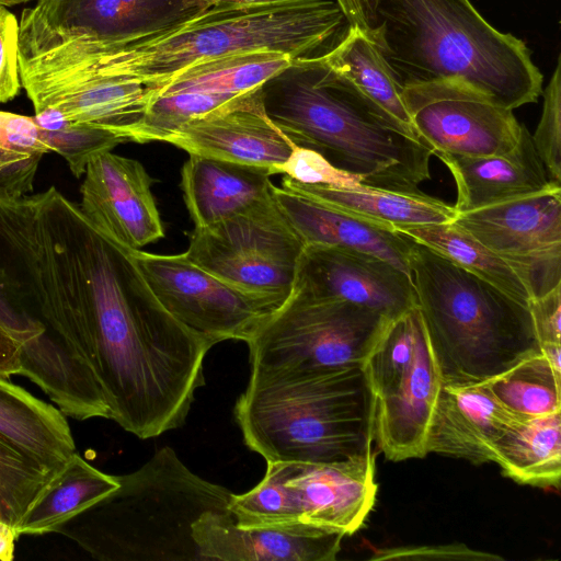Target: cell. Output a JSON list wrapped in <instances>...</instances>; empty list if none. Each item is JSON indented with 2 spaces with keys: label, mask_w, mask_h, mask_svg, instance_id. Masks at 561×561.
Returning a JSON list of instances; mask_svg holds the SVG:
<instances>
[{
  "label": "cell",
  "mask_w": 561,
  "mask_h": 561,
  "mask_svg": "<svg viewBox=\"0 0 561 561\" xmlns=\"http://www.w3.org/2000/svg\"><path fill=\"white\" fill-rule=\"evenodd\" d=\"M115 244L55 186L0 196V291L44 328L35 385L68 415L108 410L85 319Z\"/></svg>",
  "instance_id": "1"
},
{
  "label": "cell",
  "mask_w": 561,
  "mask_h": 561,
  "mask_svg": "<svg viewBox=\"0 0 561 561\" xmlns=\"http://www.w3.org/2000/svg\"><path fill=\"white\" fill-rule=\"evenodd\" d=\"M348 26L334 0L203 2L114 39H72L54 48L93 72L137 81L158 93L190 67L229 54L280 51L297 62L323 56Z\"/></svg>",
  "instance_id": "2"
},
{
  "label": "cell",
  "mask_w": 561,
  "mask_h": 561,
  "mask_svg": "<svg viewBox=\"0 0 561 561\" xmlns=\"http://www.w3.org/2000/svg\"><path fill=\"white\" fill-rule=\"evenodd\" d=\"M370 38L402 85L460 80L510 110L542 92L527 45L494 28L469 0H376Z\"/></svg>",
  "instance_id": "3"
},
{
  "label": "cell",
  "mask_w": 561,
  "mask_h": 561,
  "mask_svg": "<svg viewBox=\"0 0 561 561\" xmlns=\"http://www.w3.org/2000/svg\"><path fill=\"white\" fill-rule=\"evenodd\" d=\"M289 70L285 80L264 85V105L296 146L377 188L414 192L431 178L432 148L365 101L321 56Z\"/></svg>",
  "instance_id": "4"
},
{
  "label": "cell",
  "mask_w": 561,
  "mask_h": 561,
  "mask_svg": "<svg viewBox=\"0 0 561 561\" xmlns=\"http://www.w3.org/2000/svg\"><path fill=\"white\" fill-rule=\"evenodd\" d=\"M61 525L62 535L101 561L203 560L193 526L207 512H228L233 493L194 473L170 447Z\"/></svg>",
  "instance_id": "5"
},
{
  "label": "cell",
  "mask_w": 561,
  "mask_h": 561,
  "mask_svg": "<svg viewBox=\"0 0 561 561\" xmlns=\"http://www.w3.org/2000/svg\"><path fill=\"white\" fill-rule=\"evenodd\" d=\"M409 268L444 383L481 382L540 352L528 305L413 239Z\"/></svg>",
  "instance_id": "6"
},
{
  "label": "cell",
  "mask_w": 561,
  "mask_h": 561,
  "mask_svg": "<svg viewBox=\"0 0 561 561\" xmlns=\"http://www.w3.org/2000/svg\"><path fill=\"white\" fill-rule=\"evenodd\" d=\"M234 417L266 461L331 463L373 451L375 398L362 367L249 380Z\"/></svg>",
  "instance_id": "7"
},
{
  "label": "cell",
  "mask_w": 561,
  "mask_h": 561,
  "mask_svg": "<svg viewBox=\"0 0 561 561\" xmlns=\"http://www.w3.org/2000/svg\"><path fill=\"white\" fill-rule=\"evenodd\" d=\"M391 320L347 301L291 291L247 342L250 380L362 367Z\"/></svg>",
  "instance_id": "8"
},
{
  "label": "cell",
  "mask_w": 561,
  "mask_h": 561,
  "mask_svg": "<svg viewBox=\"0 0 561 561\" xmlns=\"http://www.w3.org/2000/svg\"><path fill=\"white\" fill-rule=\"evenodd\" d=\"M373 451L331 463L266 461L263 479L233 494L229 510L241 527L304 523L356 533L377 495Z\"/></svg>",
  "instance_id": "9"
},
{
  "label": "cell",
  "mask_w": 561,
  "mask_h": 561,
  "mask_svg": "<svg viewBox=\"0 0 561 561\" xmlns=\"http://www.w3.org/2000/svg\"><path fill=\"white\" fill-rule=\"evenodd\" d=\"M362 369L375 398L379 450L391 461L423 458L443 380L417 307L388 323Z\"/></svg>",
  "instance_id": "10"
},
{
  "label": "cell",
  "mask_w": 561,
  "mask_h": 561,
  "mask_svg": "<svg viewBox=\"0 0 561 561\" xmlns=\"http://www.w3.org/2000/svg\"><path fill=\"white\" fill-rule=\"evenodd\" d=\"M305 245L272 196L245 213L195 227L184 255L224 282L282 305Z\"/></svg>",
  "instance_id": "11"
},
{
  "label": "cell",
  "mask_w": 561,
  "mask_h": 561,
  "mask_svg": "<svg viewBox=\"0 0 561 561\" xmlns=\"http://www.w3.org/2000/svg\"><path fill=\"white\" fill-rule=\"evenodd\" d=\"M148 286L185 328L214 345L248 342L282 305L243 291L191 262L184 253L161 255L131 250Z\"/></svg>",
  "instance_id": "12"
},
{
  "label": "cell",
  "mask_w": 561,
  "mask_h": 561,
  "mask_svg": "<svg viewBox=\"0 0 561 561\" xmlns=\"http://www.w3.org/2000/svg\"><path fill=\"white\" fill-rule=\"evenodd\" d=\"M20 78L35 113L51 110L127 141L157 98L146 84L93 72L53 49L20 53Z\"/></svg>",
  "instance_id": "13"
},
{
  "label": "cell",
  "mask_w": 561,
  "mask_h": 561,
  "mask_svg": "<svg viewBox=\"0 0 561 561\" xmlns=\"http://www.w3.org/2000/svg\"><path fill=\"white\" fill-rule=\"evenodd\" d=\"M403 100L417 136L435 152L482 157L505 154L523 125L513 110L460 80L403 85Z\"/></svg>",
  "instance_id": "14"
},
{
  "label": "cell",
  "mask_w": 561,
  "mask_h": 561,
  "mask_svg": "<svg viewBox=\"0 0 561 561\" xmlns=\"http://www.w3.org/2000/svg\"><path fill=\"white\" fill-rule=\"evenodd\" d=\"M293 291L347 301L389 320L416 307L415 289L404 271L366 252L322 244L305 245Z\"/></svg>",
  "instance_id": "15"
},
{
  "label": "cell",
  "mask_w": 561,
  "mask_h": 561,
  "mask_svg": "<svg viewBox=\"0 0 561 561\" xmlns=\"http://www.w3.org/2000/svg\"><path fill=\"white\" fill-rule=\"evenodd\" d=\"M153 179L135 159L104 151L87 165L80 209L105 237L128 250H141L164 237L151 192Z\"/></svg>",
  "instance_id": "16"
},
{
  "label": "cell",
  "mask_w": 561,
  "mask_h": 561,
  "mask_svg": "<svg viewBox=\"0 0 561 561\" xmlns=\"http://www.w3.org/2000/svg\"><path fill=\"white\" fill-rule=\"evenodd\" d=\"M165 142L188 154L267 168L274 174L296 147L267 115L264 85L186 122Z\"/></svg>",
  "instance_id": "17"
},
{
  "label": "cell",
  "mask_w": 561,
  "mask_h": 561,
  "mask_svg": "<svg viewBox=\"0 0 561 561\" xmlns=\"http://www.w3.org/2000/svg\"><path fill=\"white\" fill-rule=\"evenodd\" d=\"M193 536L204 561H333L346 535L304 523L241 527L228 511L205 513Z\"/></svg>",
  "instance_id": "18"
},
{
  "label": "cell",
  "mask_w": 561,
  "mask_h": 561,
  "mask_svg": "<svg viewBox=\"0 0 561 561\" xmlns=\"http://www.w3.org/2000/svg\"><path fill=\"white\" fill-rule=\"evenodd\" d=\"M518 417L504 408L483 381L444 383L438 392L426 435V453L491 461L493 443Z\"/></svg>",
  "instance_id": "19"
},
{
  "label": "cell",
  "mask_w": 561,
  "mask_h": 561,
  "mask_svg": "<svg viewBox=\"0 0 561 561\" xmlns=\"http://www.w3.org/2000/svg\"><path fill=\"white\" fill-rule=\"evenodd\" d=\"M434 156L447 167L456 183L457 201L453 207L457 215L560 186L549 179L524 125L518 144L505 154Z\"/></svg>",
  "instance_id": "20"
},
{
  "label": "cell",
  "mask_w": 561,
  "mask_h": 561,
  "mask_svg": "<svg viewBox=\"0 0 561 561\" xmlns=\"http://www.w3.org/2000/svg\"><path fill=\"white\" fill-rule=\"evenodd\" d=\"M272 192L280 210L306 244L366 252L410 275L411 239L407 234L283 187L274 185Z\"/></svg>",
  "instance_id": "21"
},
{
  "label": "cell",
  "mask_w": 561,
  "mask_h": 561,
  "mask_svg": "<svg viewBox=\"0 0 561 561\" xmlns=\"http://www.w3.org/2000/svg\"><path fill=\"white\" fill-rule=\"evenodd\" d=\"M267 168L190 154L182 167L183 198L195 227L245 213L273 196Z\"/></svg>",
  "instance_id": "22"
},
{
  "label": "cell",
  "mask_w": 561,
  "mask_h": 561,
  "mask_svg": "<svg viewBox=\"0 0 561 561\" xmlns=\"http://www.w3.org/2000/svg\"><path fill=\"white\" fill-rule=\"evenodd\" d=\"M500 255L561 242V186L458 214L453 220Z\"/></svg>",
  "instance_id": "23"
},
{
  "label": "cell",
  "mask_w": 561,
  "mask_h": 561,
  "mask_svg": "<svg viewBox=\"0 0 561 561\" xmlns=\"http://www.w3.org/2000/svg\"><path fill=\"white\" fill-rule=\"evenodd\" d=\"M0 436L53 472L77 453L66 415L2 375Z\"/></svg>",
  "instance_id": "24"
},
{
  "label": "cell",
  "mask_w": 561,
  "mask_h": 561,
  "mask_svg": "<svg viewBox=\"0 0 561 561\" xmlns=\"http://www.w3.org/2000/svg\"><path fill=\"white\" fill-rule=\"evenodd\" d=\"M280 187L393 228L451 222L457 215L453 206L421 190L400 192L368 185L346 188L305 184L287 175Z\"/></svg>",
  "instance_id": "25"
},
{
  "label": "cell",
  "mask_w": 561,
  "mask_h": 561,
  "mask_svg": "<svg viewBox=\"0 0 561 561\" xmlns=\"http://www.w3.org/2000/svg\"><path fill=\"white\" fill-rule=\"evenodd\" d=\"M561 411L536 417H518L493 443L491 461L519 484L560 488Z\"/></svg>",
  "instance_id": "26"
},
{
  "label": "cell",
  "mask_w": 561,
  "mask_h": 561,
  "mask_svg": "<svg viewBox=\"0 0 561 561\" xmlns=\"http://www.w3.org/2000/svg\"><path fill=\"white\" fill-rule=\"evenodd\" d=\"M321 58L365 101L415 133L403 100V85L368 34L350 25Z\"/></svg>",
  "instance_id": "27"
},
{
  "label": "cell",
  "mask_w": 561,
  "mask_h": 561,
  "mask_svg": "<svg viewBox=\"0 0 561 561\" xmlns=\"http://www.w3.org/2000/svg\"><path fill=\"white\" fill-rule=\"evenodd\" d=\"M117 486L115 476L100 471L75 453L31 503L16 531L19 536L54 533Z\"/></svg>",
  "instance_id": "28"
},
{
  "label": "cell",
  "mask_w": 561,
  "mask_h": 561,
  "mask_svg": "<svg viewBox=\"0 0 561 561\" xmlns=\"http://www.w3.org/2000/svg\"><path fill=\"white\" fill-rule=\"evenodd\" d=\"M296 62L280 51L225 55L182 71L158 90L157 98L176 93L243 94L265 85Z\"/></svg>",
  "instance_id": "29"
},
{
  "label": "cell",
  "mask_w": 561,
  "mask_h": 561,
  "mask_svg": "<svg viewBox=\"0 0 561 561\" xmlns=\"http://www.w3.org/2000/svg\"><path fill=\"white\" fill-rule=\"evenodd\" d=\"M396 230L528 305L529 295L507 262L454 221L403 226Z\"/></svg>",
  "instance_id": "30"
},
{
  "label": "cell",
  "mask_w": 561,
  "mask_h": 561,
  "mask_svg": "<svg viewBox=\"0 0 561 561\" xmlns=\"http://www.w3.org/2000/svg\"><path fill=\"white\" fill-rule=\"evenodd\" d=\"M483 382L504 408L520 417L561 411V373L541 350Z\"/></svg>",
  "instance_id": "31"
},
{
  "label": "cell",
  "mask_w": 561,
  "mask_h": 561,
  "mask_svg": "<svg viewBox=\"0 0 561 561\" xmlns=\"http://www.w3.org/2000/svg\"><path fill=\"white\" fill-rule=\"evenodd\" d=\"M49 152L34 117L0 111V196L31 194L39 162Z\"/></svg>",
  "instance_id": "32"
},
{
  "label": "cell",
  "mask_w": 561,
  "mask_h": 561,
  "mask_svg": "<svg viewBox=\"0 0 561 561\" xmlns=\"http://www.w3.org/2000/svg\"><path fill=\"white\" fill-rule=\"evenodd\" d=\"M34 119L50 152L60 154L78 179L94 156L127 141L110 130L68 122L51 110L35 113Z\"/></svg>",
  "instance_id": "33"
},
{
  "label": "cell",
  "mask_w": 561,
  "mask_h": 561,
  "mask_svg": "<svg viewBox=\"0 0 561 561\" xmlns=\"http://www.w3.org/2000/svg\"><path fill=\"white\" fill-rule=\"evenodd\" d=\"M55 473L0 436V520L16 529Z\"/></svg>",
  "instance_id": "34"
},
{
  "label": "cell",
  "mask_w": 561,
  "mask_h": 561,
  "mask_svg": "<svg viewBox=\"0 0 561 561\" xmlns=\"http://www.w3.org/2000/svg\"><path fill=\"white\" fill-rule=\"evenodd\" d=\"M543 106L540 121L531 136L534 147L551 181H561V57L542 90Z\"/></svg>",
  "instance_id": "35"
},
{
  "label": "cell",
  "mask_w": 561,
  "mask_h": 561,
  "mask_svg": "<svg viewBox=\"0 0 561 561\" xmlns=\"http://www.w3.org/2000/svg\"><path fill=\"white\" fill-rule=\"evenodd\" d=\"M501 256L518 276L530 299L542 297L561 286V242L522 254Z\"/></svg>",
  "instance_id": "36"
},
{
  "label": "cell",
  "mask_w": 561,
  "mask_h": 561,
  "mask_svg": "<svg viewBox=\"0 0 561 561\" xmlns=\"http://www.w3.org/2000/svg\"><path fill=\"white\" fill-rule=\"evenodd\" d=\"M278 173L305 184L346 188L365 185L362 176L343 171L331 164L319 152L299 146H296L286 162L278 167Z\"/></svg>",
  "instance_id": "37"
},
{
  "label": "cell",
  "mask_w": 561,
  "mask_h": 561,
  "mask_svg": "<svg viewBox=\"0 0 561 561\" xmlns=\"http://www.w3.org/2000/svg\"><path fill=\"white\" fill-rule=\"evenodd\" d=\"M20 78V26L15 15L0 4V103L14 99Z\"/></svg>",
  "instance_id": "38"
},
{
  "label": "cell",
  "mask_w": 561,
  "mask_h": 561,
  "mask_svg": "<svg viewBox=\"0 0 561 561\" xmlns=\"http://www.w3.org/2000/svg\"><path fill=\"white\" fill-rule=\"evenodd\" d=\"M0 324L21 344L20 375L31 379L37 366L39 340L44 335V328L20 311L1 291Z\"/></svg>",
  "instance_id": "39"
},
{
  "label": "cell",
  "mask_w": 561,
  "mask_h": 561,
  "mask_svg": "<svg viewBox=\"0 0 561 561\" xmlns=\"http://www.w3.org/2000/svg\"><path fill=\"white\" fill-rule=\"evenodd\" d=\"M371 560H503L499 554L473 550L466 545L408 546L375 550Z\"/></svg>",
  "instance_id": "40"
},
{
  "label": "cell",
  "mask_w": 561,
  "mask_h": 561,
  "mask_svg": "<svg viewBox=\"0 0 561 561\" xmlns=\"http://www.w3.org/2000/svg\"><path fill=\"white\" fill-rule=\"evenodd\" d=\"M528 307L540 346L561 344V286L530 299Z\"/></svg>",
  "instance_id": "41"
},
{
  "label": "cell",
  "mask_w": 561,
  "mask_h": 561,
  "mask_svg": "<svg viewBox=\"0 0 561 561\" xmlns=\"http://www.w3.org/2000/svg\"><path fill=\"white\" fill-rule=\"evenodd\" d=\"M344 12L351 26L370 33L375 23L376 0H334Z\"/></svg>",
  "instance_id": "42"
},
{
  "label": "cell",
  "mask_w": 561,
  "mask_h": 561,
  "mask_svg": "<svg viewBox=\"0 0 561 561\" xmlns=\"http://www.w3.org/2000/svg\"><path fill=\"white\" fill-rule=\"evenodd\" d=\"M21 344L0 324V375H20Z\"/></svg>",
  "instance_id": "43"
},
{
  "label": "cell",
  "mask_w": 561,
  "mask_h": 561,
  "mask_svg": "<svg viewBox=\"0 0 561 561\" xmlns=\"http://www.w3.org/2000/svg\"><path fill=\"white\" fill-rule=\"evenodd\" d=\"M16 529L0 520V560L11 561L14 558L15 541L19 538Z\"/></svg>",
  "instance_id": "44"
},
{
  "label": "cell",
  "mask_w": 561,
  "mask_h": 561,
  "mask_svg": "<svg viewBox=\"0 0 561 561\" xmlns=\"http://www.w3.org/2000/svg\"><path fill=\"white\" fill-rule=\"evenodd\" d=\"M203 2H227L236 4H265L284 0H201Z\"/></svg>",
  "instance_id": "45"
},
{
  "label": "cell",
  "mask_w": 561,
  "mask_h": 561,
  "mask_svg": "<svg viewBox=\"0 0 561 561\" xmlns=\"http://www.w3.org/2000/svg\"><path fill=\"white\" fill-rule=\"evenodd\" d=\"M27 1H30V0H0V4L5 5V7H11V5L25 3Z\"/></svg>",
  "instance_id": "46"
}]
</instances>
